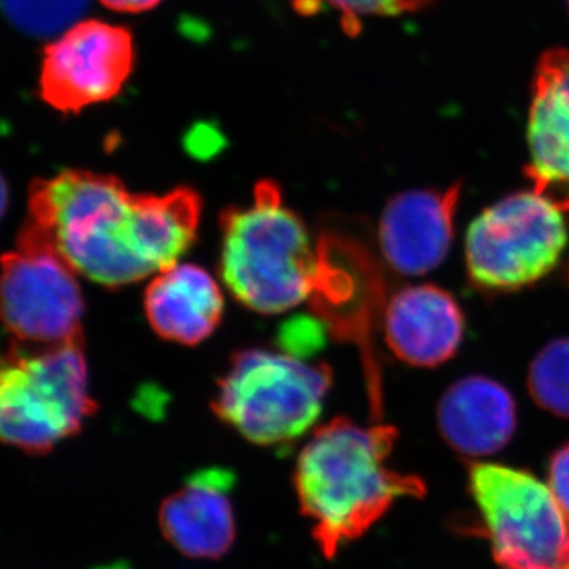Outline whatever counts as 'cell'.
Returning a JSON list of instances; mask_svg holds the SVG:
<instances>
[{
    "label": "cell",
    "mask_w": 569,
    "mask_h": 569,
    "mask_svg": "<svg viewBox=\"0 0 569 569\" xmlns=\"http://www.w3.org/2000/svg\"><path fill=\"white\" fill-rule=\"evenodd\" d=\"M385 339L396 358L437 367L459 350L466 331L462 309L436 284H415L392 296L385 310Z\"/></svg>",
    "instance_id": "13"
},
{
    "label": "cell",
    "mask_w": 569,
    "mask_h": 569,
    "mask_svg": "<svg viewBox=\"0 0 569 569\" xmlns=\"http://www.w3.org/2000/svg\"><path fill=\"white\" fill-rule=\"evenodd\" d=\"M201 204L189 187L132 193L116 176L62 170L29 186L26 222L77 274L121 288L178 264L197 239Z\"/></svg>",
    "instance_id": "1"
},
{
    "label": "cell",
    "mask_w": 569,
    "mask_h": 569,
    "mask_svg": "<svg viewBox=\"0 0 569 569\" xmlns=\"http://www.w3.org/2000/svg\"><path fill=\"white\" fill-rule=\"evenodd\" d=\"M462 183L447 190H410L397 194L380 220V247L395 271L422 276L443 263L455 238V217Z\"/></svg>",
    "instance_id": "10"
},
{
    "label": "cell",
    "mask_w": 569,
    "mask_h": 569,
    "mask_svg": "<svg viewBox=\"0 0 569 569\" xmlns=\"http://www.w3.org/2000/svg\"><path fill=\"white\" fill-rule=\"evenodd\" d=\"M220 231V276L242 306L277 316L310 299L317 247L274 181L257 182L249 204L224 209Z\"/></svg>",
    "instance_id": "3"
},
{
    "label": "cell",
    "mask_w": 569,
    "mask_h": 569,
    "mask_svg": "<svg viewBox=\"0 0 569 569\" xmlns=\"http://www.w3.org/2000/svg\"><path fill=\"white\" fill-rule=\"evenodd\" d=\"M397 430L336 418L307 441L296 462L302 512L326 557L366 533L403 497H422L425 482L389 466Z\"/></svg>",
    "instance_id": "2"
},
{
    "label": "cell",
    "mask_w": 569,
    "mask_h": 569,
    "mask_svg": "<svg viewBox=\"0 0 569 569\" xmlns=\"http://www.w3.org/2000/svg\"><path fill=\"white\" fill-rule=\"evenodd\" d=\"M132 32L99 20L80 21L51 41L40 67V97L78 114L121 93L134 67Z\"/></svg>",
    "instance_id": "9"
},
{
    "label": "cell",
    "mask_w": 569,
    "mask_h": 569,
    "mask_svg": "<svg viewBox=\"0 0 569 569\" xmlns=\"http://www.w3.org/2000/svg\"><path fill=\"white\" fill-rule=\"evenodd\" d=\"M380 291L377 272L361 247L335 234L320 239L310 299L332 335L367 346Z\"/></svg>",
    "instance_id": "11"
},
{
    "label": "cell",
    "mask_w": 569,
    "mask_h": 569,
    "mask_svg": "<svg viewBox=\"0 0 569 569\" xmlns=\"http://www.w3.org/2000/svg\"><path fill=\"white\" fill-rule=\"evenodd\" d=\"M88 6L89 0H0V13L26 36L48 39L80 22Z\"/></svg>",
    "instance_id": "17"
},
{
    "label": "cell",
    "mask_w": 569,
    "mask_h": 569,
    "mask_svg": "<svg viewBox=\"0 0 569 569\" xmlns=\"http://www.w3.org/2000/svg\"><path fill=\"white\" fill-rule=\"evenodd\" d=\"M529 391L539 407L569 418V337L539 351L530 366Z\"/></svg>",
    "instance_id": "18"
},
{
    "label": "cell",
    "mask_w": 569,
    "mask_h": 569,
    "mask_svg": "<svg viewBox=\"0 0 569 569\" xmlns=\"http://www.w3.org/2000/svg\"><path fill=\"white\" fill-rule=\"evenodd\" d=\"M97 410L84 342L0 351V441L28 455L50 452Z\"/></svg>",
    "instance_id": "4"
},
{
    "label": "cell",
    "mask_w": 569,
    "mask_h": 569,
    "mask_svg": "<svg viewBox=\"0 0 569 569\" xmlns=\"http://www.w3.org/2000/svg\"><path fill=\"white\" fill-rule=\"evenodd\" d=\"M220 284L197 264H174L153 276L144 293V312L157 336L181 346H198L223 317Z\"/></svg>",
    "instance_id": "16"
},
{
    "label": "cell",
    "mask_w": 569,
    "mask_h": 569,
    "mask_svg": "<svg viewBox=\"0 0 569 569\" xmlns=\"http://www.w3.org/2000/svg\"><path fill=\"white\" fill-rule=\"evenodd\" d=\"M470 492L503 569H569V515L529 471L475 463Z\"/></svg>",
    "instance_id": "7"
},
{
    "label": "cell",
    "mask_w": 569,
    "mask_h": 569,
    "mask_svg": "<svg viewBox=\"0 0 569 569\" xmlns=\"http://www.w3.org/2000/svg\"><path fill=\"white\" fill-rule=\"evenodd\" d=\"M234 477L227 468L194 471L163 501L160 526L168 541L192 559H219L236 537Z\"/></svg>",
    "instance_id": "12"
},
{
    "label": "cell",
    "mask_w": 569,
    "mask_h": 569,
    "mask_svg": "<svg viewBox=\"0 0 569 569\" xmlns=\"http://www.w3.org/2000/svg\"><path fill=\"white\" fill-rule=\"evenodd\" d=\"M569 200L531 189L508 194L468 228L467 271L479 290L516 291L548 276L568 244Z\"/></svg>",
    "instance_id": "6"
},
{
    "label": "cell",
    "mask_w": 569,
    "mask_h": 569,
    "mask_svg": "<svg viewBox=\"0 0 569 569\" xmlns=\"http://www.w3.org/2000/svg\"><path fill=\"white\" fill-rule=\"evenodd\" d=\"M437 418L449 447L466 458L501 451L518 425L511 392L486 377H467L452 385L441 397Z\"/></svg>",
    "instance_id": "15"
},
{
    "label": "cell",
    "mask_w": 569,
    "mask_h": 569,
    "mask_svg": "<svg viewBox=\"0 0 569 569\" xmlns=\"http://www.w3.org/2000/svg\"><path fill=\"white\" fill-rule=\"evenodd\" d=\"M533 189L569 200V51L552 50L539 59L529 116Z\"/></svg>",
    "instance_id": "14"
},
{
    "label": "cell",
    "mask_w": 569,
    "mask_h": 569,
    "mask_svg": "<svg viewBox=\"0 0 569 569\" xmlns=\"http://www.w3.org/2000/svg\"><path fill=\"white\" fill-rule=\"evenodd\" d=\"M430 0H295L296 9L301 13H317L325 7H331L342 18L343 29L356 36L366 17H396L425 9Z\"/></svg>",
    "instance_id": "19"
},
{
    "label": "cell",
    "mask_w": 569,
    "mask_h": 569,
    "mask_svg": "<svg viewBox=\"0 0 569 569\" xmlns=\"http://www.w3.org/2000/svg\"><path fill=\"white\" fill-rule=\"evenodd\" d=\"M548 486L569 515V445L561 447L550 459Z\"/></svg>",
    "instance_id": "21"
},
{
    "label": "cell",
    "mask_w": 569,
    "mask_h": 569,
    "mask_svg": "<svg viewBox=\"0 0 569 569\" xmlns=\"http://www.w3.org/2000/svg\"><path fill=\"white\" fill-rule=\"evenodd\" d=\"M82 316L77 272L24 222L14 249L0 257V323L17 346L47 348L80 339Z\"/></svg>",
    "instance_id": "8"
},
{
    "label": "cell",
    "mask_w": 569,
    "mask_h": 569,
    "mask_svg": "<svg viewBox=\"0 0 569 569\" xmlns=\"http://www.w3.org/2000/svg\"><path fill=\"white\" fill-rule=\"evenodd\" d=\"M107 9L119 13H144L156 9L162 0H99Z\"/></svg>",
    "instance_id": "22"
},
{
    "label": "cell",
    "mask_w": 569,
    "mask_h": 569,
    "mask_svg": "<svg viewBox=\"0 0 569 569\" xmlns=\"http://www.w3.org/2000/svg\"><path fill=\"white\" fill-rule=\"evenodd\" d=\"M331 383L329 366L249 348L231 359L217 383L212 408L252 443L282 447L316 425Z\"/></svg>",
    "instance_id": "5"
},
{
    "label": "cell",
    "mask_w": 569,
    "mask_h": 569,
    "mask_svg": "<svg viewBox=\"0 0 569 569\" xmlns=\"http://www.w3.org/2000/svg\"><path fill=\"white\" fill-rule=\"evenodd\" d=\"M325 335L317 320H293L283 326L282 343L288 353L299 358V356L316 351L323 346ZM301 359V358H299Z\"/></svg>",
    "instance_id": "20"
},
{
    "label": "cell",
    "mask_w": 569,
    "mask_h": 569,
    "mask_svg": "<svg viewBox=\"0 0 569 569\" xmlns=\"http://www.w3.org/2000/svg\"><path fill=\"white\" fill-rule=\"evenodd\" d=\"M7 208H9V183H7L3 174L0 173V220L6 216Z\"/></svg>",
    "instance_id": "23"
}]
</instances>
